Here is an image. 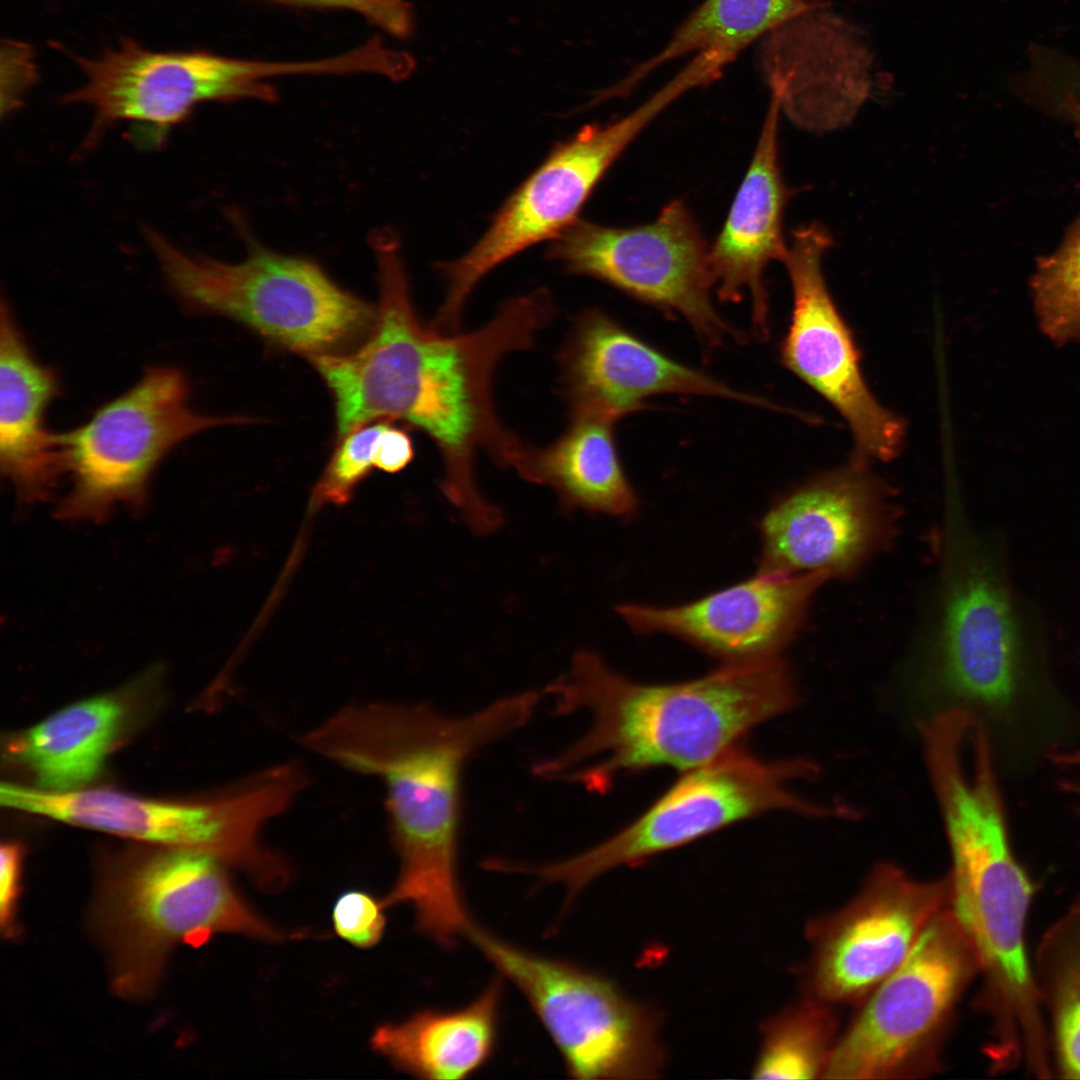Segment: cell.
<instances>
[{"label": "cell", "mask_w": 1080, "mask_h": 1080, "mask_svg": "<svg viewBox=\"0 0 1080 1080\" xmlns=\"http://www.w3.org/2000/svg\"><path fill=\"white\" fill-rule=\"evenodd\" d=\"M1034 978L1065 1078L1080 1079V896L1044 934Z\"/></svg>", "instance_id": "27"}, {"label": "cell", "mask_w": 1080, "mask_h": 1080, "mask_svg": "<svg viewBox=\"0 0 1080 1080\" xmlns=\"http://www.w3.org/2000/svg\"><path fill=\"white\" fill-rule=\"evenodd\" d=\"M978 970L974 952L947 907L927 925L900 966L867 996L836 1041L823 1077L886 1079L928 1071Z\"/></svg>", "instance_id": "10"}, {"label": "cell", "mask_w": 1080, "mask_h": 1080, "mask_svg": "<svg viewBox=\"0 0 1080 1080\" xmlns=\"http://www.w3.org/2000/svg\"><path fill=\"white\" fill-rule=\"evenodd\" d=\"M947 907L948 878L920 881L892 864L876 867L852 902L810 929L808 997L826 1004L867 997Z\"/></svg>", "instance_id": "16"}, {"label": "cell", "mask_w": 1080, "mask_h": 1080, "mask_svg": "<svg viewBox=\"0 0 1080 1080\" xmlns=\"http://www.w3.org/2000/svg\"><path fill=\"white\" fill-rule=\"evenodd\" d=\"M304 785L302 770L286 763L202 800H162L105 788L52 792L3 783L0 801L9 809L74 826L200 853L240 869L259 886L273 890L286 884L289 871L263 845L261 833Z\"/></svg>", "instance_id": "4"}, {"label": "cell", "mask_w": 1080, "mask_h": 1080, "mask_svg": "<svg viewBox=\"0 0 1080 1080\" xmlns=\"http://www.w3.org/2000/svg\"><path fill=\"white\" fill-rule=\"evenodd\" d=\"M286 5L347 8L396 37H406L413 27L406 0H271Z\"/></svg>", "instance_id": "33"}, {"label": "cell", "mask_w": 1080, "mask_h": 1080, "mask_svg": "<svg viewBox=\"0 0 1080 1080\" xmlns=\"http://www.w3.org/2000/svg\"><path fill=\"white\" fill-rule=\"evenodd\" d=\"M831 244L830 234L818 223L792 232L782 260L793 307L781 360L845 419L858 458L890 460L901 448L904 425L870 392L853 335L828 291L821 264Z\"/></svg>", "instance_id": "15"}, {"label": "cell", "mask_w": 1080, "mask_h": 1080, "mask_svg": "<svg viewBox=\"0 0 1080 1080\" xmlns=\"http://www.w3.org/2000/svg\"><path fill=\"white\" fill-rule=\"evenodd\" d=\"M820 10L770 32L758 53L780 109L796 125L813 131L846 125L871 88L868 49L846 23Z\"/></svg>", "instance_id": "20"}, {"label": "cell", "mask_w": 1080, "mask_h": 1080, "mask_svg": "<svg viewBox=\"0 0 1080 1080\" xmlns=\"http://www.w3.org/2000/svg\"><path fill=\"white\" fill-rule=\"evenodd\" d=\"M0 857V923L2 932L10 937L14 935L16 928L23 849L16 842L3 843Z\"/></svg>", "instance_id": "34"}, {"label": "cell", "mask_w": 1080, "mask_h": 1080, "mask_svg": "<svg viewBox=\"0 0 1080 1080\" xmlns=\"http://www.w3.org/2000/svg\"><path fill=\"white\" fill-rule=\"evenodd\" d=\"M547 255L569 273L680 315L707 347L735 335L712 304L709 248L681 200L668 203L652 222L632 227L578 218L551 241Z\"/></svg>", "instance_id": "14"}, {"label": "cell", "mask_w": 1080, "mask_h": 1080, "mask_svg": "<svg viewBox=\"0 0 1080 1080\" xmlns=\"http://www.w3.org/2000/svg\"><path fill=\"white\" fill-rule=\"evenodd\" d=\"M824 573L761 575L686 604L616 606L634 631L669 634L723 664L780 657L802 624L808 603L825 582Z\"/></svg>", "instance_id": "19"}, {"label": "cell", "mask_w": 1080, "mask_h": 1080, "mask_svg": "<svg viewBox=\"0 0 1080 1080\" xmlns=\"http://www.w3.org/2000/svg\"><path fill=\"white\" fill-rule=\"evenodd\" d=\"M165 280L194 312L232 318L291 350L327 353L371 325L370 305L316 263L258 245L239 262L192 255L146 230Z\"/></svg>", "instance_id": "7"}, {"label": "cell", "mask_w": 1080, "mask_h": 1080, "mask_svg": "<svg viewBox=\"0 0 1080 1080\" xmlns=\"http://www.w3.org/2000/svg\"><path fill=\"white\" fill-rule=\"evenodd\" d=\"M664 108L652 95L622 118L586 125L557 144L506 199L481 238L440 266L446 292L431 323L445 332L460 330L465 305L480 280L525 249L552 241L575 222L612 164Z\"/></svg>", "instance_id": "11"}, {"label": "cell", "mask_w": 1080, "mask_h": 1080, "mask_svg": "<svg viewBox=\"0 0 1080 1080\" xmlns=\"http://www.w3.org/2000/svg\"><path fill=\"white\" fill-rule=\"evenodd\" d=\"M247 422L194 409L179 369L154 366L86 422L59 433L70 488L58 514L65 520H103L120 508H138L154 471L179 444L214 427Z\"/></svg>", "instance_id": "8"}, {"label": "cell", "mask_w": 1080, "mask_h": 1080, "mask_svg": "<svg viewBox=\"0 0 1080 1080\" xmlns=\"http://www.w3.org/2000/svg\"><path fill=\"white\" fill-rule=\"evenodd\" d=\"M826 0H703L664 46L610 87L625 96L651 73L676 59L709 54L730 65L750 45L783 24L825 7Z\"/></svg>", "instance_id": "26"}, {"label": "cell", "mask_w": 1080, "mask_h": 1080, "mask_svg": "<svg viewBox=\"0 0 1080 1080\" xmlns=\"http://www.w3.org/2000/svg\"><path fill=\"white\" fill-rule=\"evenodd\" d=\"M387 423L366 424L343 437L314 488L313 505L345 504L351 499L374 466V446Z\"/></svg>", "instance_id": "30"}, {"label": "cell", "mask_w": 1080, "mask_h": 1080, "mask_svg": "<svg viewBox=\"0 0 1080 1080\" xmlns=\"http://www.w3.org/2000/svg\"><path fill=\"white\" fill-rule=\"evenodd\" d=\"M835 1021L826 1003L809 998L771 1018L753 1077L813 1079L824 1076L837 1040Z\"/></svg>", "instance_id": "28"}, {"label": "cell", "mask_w": 1080, "mask_h": 1080, "mask_svg": "<svg viewBox=\"0 0 1080 1080\" xmlns=\"http://www.w3.org/2000/svg\"><path fill=\"white\" fill-rule=\"evenodd\" d=\"M817 772L807 759L763 760L737 746L684 771L645 812L606 840L558 861L526 866L525 871L543 883L562 884L575 895L612 869L639 864L769 811L811 818L850 816L847 807L823 805L791 791V782Z\"/></svg>", "instance_id": "6"}, {"label": "cell", "mask_w": 1080, "mask_h": 1080, "mask_svg": "<svg viewBox=\"0 0 1080 1080\" xmlns=\"http://www.w3.org/2000/svg\"><path fill=\"white\" fill-rule=\"evenodd\" d=\"M371 245L379 303L370 337L352 353L309 356L332 393L337 434L380 418L420 429L440 453L446 499L474 534H491L503 514L479 491L476 456L482 451L510 469L525 445L496 413L494 372L506 355L534 345L555 316L553 298L533 290L504 302L477 329L443 332L417 314L394 235L378 232Z\"/></svg>", "instance_id": "1"}, {"label": "cell", "mask_w": 1080, "mask_h": 1080, "mask_svg": "<svg viewBox=\"0 0 1080 1080\" xmlns=\"http://www.w3.org/2000/svg\"><path fill=\"white\" fill-rule=\"evenodd\" d=\"M413 458L414 446L409 434L387 423L375 443L373 465L384 472L396 473Z\"/></svg>", "instance_id": "35"}, {"label": "cell", "mask_w": 1080, "mask_h": 1080, "mask_svg": "<svg viewBox=\"0 0 1080 1080\" xmlns=\"http://www.w3.org/2000/svg\"><path fill=\"white\" fill-rule=\"evenodd\" d=\"M468 938L524 995L571 1077L649 1079L661 1071L655 1015L607 978L518 948L476 925Z\"/></svg>", "instance_id": "9"}, {"label": "cell", "mask_w": 1080, "mask_h": 1080, "mask_svg": "<svg viewBox=\"0 0 1080 1080\" xmlns=\"http://www.w3.org/2000/svg\"><path fill=\"white\" fill-rule=\"evenodd\" d=\"M937 610L930 634V682L951 706H1009L1020 674L1011 599L991 560L954 507L945 513Z\"/></svg>", "instance_id": "13"}, {"label": "cell", "mask_w": 1080, "mask_h": 1080, "mask_svg": "<svg viewBox=\"0 0 1080 1080\" xmlns=\"http://www.w3.org/2000/svg\"><path fill=\"white\" fill-rule=\"evenodd\" d=\"M1030 289L1043 334L1057 345L1080 342V215L1058 248L1038 257Z\"/></svg>", "instance_id": "29"}, {"label": "cell", "mask_w": 1080, "mask_h": 1080, "mask_svg": "<svg viewBox=\"0 0 1080 1080\" xmlns=\"http://www.w3.org/2000/svg\"><path fill=\"white\" fill-rule=\"evenodd\" d=\"M502 982L494 979L456 1010L424 1009L378 1026L372 1047L398 1069L430 1080L465 1079L493 1055L498 1041Z\"/></svg>", "instance_id": "25"}, {"label": "cell", "mask_w": 1080, "mask_h": 1080, "mask_svg": "<svg viewBox=\"0 0 1080 1080\" xmlns=\"http://www.w3.org/2000/svg\"><path fill=\"white\" fill-rule=\"evenodd\" d=\"M6 51L13 58L17 70L7 61L8 84L7 93L4 94L2 106L5 111H11L18 105L19 97L25 93L34 81L35 71L31 58V50L25 45L7 43Z\"/></svg>", "instance_id": "36"}, {"label": "cell", "mask_w": 1080, "mask_h": 1080, "mask_svg": "<svg viewBox=\"0 0 1080 1080\" xmlns=\"http://www.w3.org/2000/svg\"><path fill=\"white\" fill-rule=\"evenodd\" d=\"M780 111L778 100L771 97L746 174L709 248L717 295L732 302L749 295L752 324L761 338L769 331L764 272L772 261H782L787 250L782 223L791 190L784 183L779 165Z\"/></svg>", "instance_id": "21"}, {"label": "cell", "mask_w": 1080, "mask_h": 1080, "mask_svg": "<svg viewBox=\"0 0 1080 1080\" xmlns=\"http://www.w3.org/2000/svg\"><path fill=\"white\" fill-rule=\"evenodd\" d=\"M1050 759L1063 767L1080 768V749L1053 751L1050 754ZM1062 786L1066 792L1072 794L1078 800L1077 808L1080 813V782H1063Z\"/></svg>", "instance_id": "37"}, {"label": "cell", "mask_w": 1080, "mask_h": 1080, "mask_svg": "<svg viewBox=\"0 0 1080 1080\" xmlns=\"http://www.w3.org/2000/svg\"><path fill=\"white\" fill-rule=\"evenodd\" d=\"M856 458L780 498L760 523L757 574H847L887 540L891 512L880 482Z\"/></svg>", "instance_id": "17"}, {"label": "cell", "mask_w": 1080, "mask_h": 1080, "mask_svg": "<svg viewBox=\"0 0 1080 1080\" xmlns=\"http://www.w3.org/2000/svg\"><path fill=\"white\" fill-rule=\"evenodd\" d=\"M0 319L1 472L21 500L34 503L47 499L64 476L59 433L46 427L60 383L34 356L5 302Z\"/></svg>", "instance_id": "22"}, {"label": "cell", "mask_w": 1080, "mask_h": 1080, "mask_svg": "<svg viewBox=\"0 0 1080 1080\" xmlns=\"http://www.w3.org/2000/svg\"><path fill=\"white\" fill-rule=\"evenodd\" d=\"M1037 99L1069 122L1080 142V64L1068 59L1048 71L1039 82Z\"/></svg>", "instance_id": "32"}, {"label": "cell", "mask_w": 1080, "mask_h": 1080, "mask_svg": "<svg viewBox=\"0 0 1080 1080\" xmlns=\"http://www.w3.org/2000/svg\"><path fill=\"white\" fill-rule=\"evenodd\" d=\"M385 904L362 890L342 893L332 908V923L336 934L359 948L377 944L386 927Z\"/></svg>", "instance_id": "31"}, {"label": "cell", "mask_w": 1080, "mask_h": 1080, "mask_svg": "<svg viewBox=\"0 0 1080 1080\" xmlns=\"http://www.w3.org/2000/svg\"><path fill=\"white\" fill-rule=\"evenodd\" d=\"M544 691L557 715L584 711L591 724L537 762L535 775L599 793L623 773L704 765L797 702L792 674L780 657L723 664L697 679L652 685L616 673L599 655L583 650Z\"/></svg>", "instance_id": "3"}, {"label": "cell", "mask_w": 1080, "mask_h": 1080, "mask_svg": "<svg viewBox=\"0 0 1080 1080\" xmlns=\"http://www.w3.org/2000/svg\"><path fill=\"white\" fill-rule=\"evenodd\" d=\"M544 698L543 689L525 690L464 715L428 704H353L301 737L313 753L383 782L400 863L383 902L411 906L417 929L441 945L474 925L458 877L466 764L526 726Z\"/></svg>", "instance_id": "2"}, {"label": "cell", "mask_w": 1080, "mask_h": 1080, "mask_svg": "<svg viewBox=\"0 0 1080 1080\" xmlns=\"http://www.w3.org/2000/svg\"><path fill=\"white\" fill-rule=\"evenodd\" d=\"M85 84L65 101L89 105L92 128L84 144L93 146L118 122L136 124L145 144L158 145L170 129L205 101L242 98L273 100L264 79L284 74H328V59L308 62H259L208 52H154L131 40L97 59H79Z\"/></svg>", "instance_id": "12"}, {"label": "cell", "mask_w": 1080, "mask_h": 1080, "mask_svg": "<svg viewBox=\"0 0 1080 1080\" xmlns=\"http://www.w3.org/2000/svg\"><path fill=\"white\" fill-rule=\"evenodd\" d=\"M224 867L200 853L161 848L110 872L95 921L111 954L116 992L133 999L150 994L168 955L183 942L216 933L287 938L245 901Z\"/></svg>", "instance_id": "5"}, {"label": "cell", "mask_w": 1080, "mask_h": 1080, "mask_svg": "<svg viewBox=\"0 0 1080 1080\" xmlns=\"http://www.w3.org/2000/svg\"><path fill=\"white\" fill-rule=\"evenodd\" d=\"M615 422L571 413L559 438L543 447L525 444L510 469L527 482L552 489L566 511L630 518L639 501L620 461Z\"/></svg>", "instance_id": "24"}, {"label": "cell", "mask_w": 1080, "mask_h": 1080, "mask_svg": "<svg viewBox=\"0 0 1080 1080\" xmlns=\"http://www.w3.org/2000/svg\"><path fill=\"white\" fill-rule=\"evenodd\" d=\"M134 685L68 705L12 737L8 756L28 772L36 788L68 792L101 771L133 718Z\"/></svg>", "instance_id": "23"}, {"label": "cell", "mask_w": 1080, "mask_h": 1080, "mask_svg": "<svg viewBox=\"0 0 1080 1080\" xmlns=\"http://www.w3.org/2000/svg\"><path fill=\"white\" fill-rule=\"evenodd\" d=\"M558 362L561 391L571 413H592L617 421L661 394L712 396L770 406L760 396L669 357L599 309L577 315Z\"/></svg>", "instance_id": "18"}]
</instances>
